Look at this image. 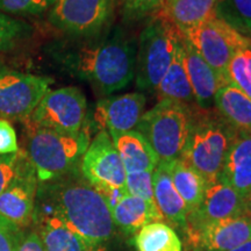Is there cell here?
<instances>
[{
  "instance_id": "ab89813d",
  "label": "cell",
  "mask_w": 251,
  "mask_h": 251,
  "mask_svg": "<svg viewBox=\"0 0 251 251\" xmlns=\"http://www.w3.org/2000/svg\"><path fill=\"white\" fill-rule=\"evenodd\" d=\"M193 251H203V250H194V249H193Z\"/></svg>"
},
{
  "instance_id": "30bf717a",
  "label": "cell",
  "mask_w": 251,
  "mask_h": 251,
  "mask_svg": "<svg viewBox=\"0 0 251 251\" xmlns=\"http://www.w3.org/2000/svg\"><path fill=\"white\" fill-rule=\"evenodd\" d=\"M52 83L50 77L0 69V118L27 121Z\"/></svg>"
},
{
  "instance_id": "ac0fdd59",
  "label": "cell",
  "mask_w": 251,
  "mask_h": 251,
  "mask_svg": "<svg viewBox=\"0 0 251 251\" xmlns=\"http://www.w3.org/2000/svg\"><path fill=\"white\" fill-rule=\"evenodd\" d=\"M153 197L163 218L172 228L187 234V209L181 197L174 186L165 162H159L153 170Z\"/></svg>"
},
{
  "instance_id": "484cf974",
  "label": "cell",
  "mask_w": 251,
  "mask_h": 251,
  "mask_svg": "<svg viewBox=\"0 0 251 251\" xmlns=\"http://www.w3.org/2000/svg\"><path fill=\"white\" fill-rule=\"evenodd\" d=\"M137 251H183V242L177 231L164 222L144 226L135 236Z\"/></svg>"
},
{
  "instance_id": "4dcf8cb0",
  "label": "cell",
  "mask_w": 251,
  "mask_h": 251,
  "mask_svg": "<svg viewBox=\"0 0 251 251\" xmlns=\"http://www.w3.org/2000/svg\"><path fill=\"white\" fill-rule=\"evenodd\" d=\"M126 190L131 196L142 198L149 202H155L153 197V171L127 174Z\"/></svg>"
},
{
  "instance_id": "603a6c76",
  "label": "cell",
  "mask_w": 251,
  "mask_h": 251,
  "mask_svg": "<svg viewBox=\"0 0 251 251\" xmlns=\"http://www.w3.org/2000/svg\"><path fill=\"white\" fill-rule=\"evenodd\" d=\"M162 13L180 31L216 17V0H165Z\"/></svg>"
},
{
  "instance_id": "cb8c5ba5",
  "label": "cell",
  "mask_w": 251,
  "mask_h": 251,
  "mask_svg": "<svg viewBox=\"0 0 251 251\" xmlns=\"http://www.w3.org/2000/svg\"><path fill=\"white\" fill-rule=\"evenodd\" d=\"M33 222L39 229L47 251H99L83 237L70 230L54 218H36Z\"/></svg>"
},
{
  "instance_id": "ffe728a7",
  "label": "cell",
  "mask_w": 251,
  "mask_h": 251,
  "mask_svg": "<svg viewBox=\"0 0 251 251\" xmlns=\"http://www.w3.org/2000/svg\"><path fill=\"white\" fill-rule=\"evenodd\" d=\"M127 174L153 171L159 163L158 156L148 141L137 130H130L113 139Z\"/></svg>"
},
{
  "instance_id": "f1b7e54d",
  "label": "cell",
  "mask_w": 251,
  "mask_h": 251,
  "mask_svg": "<svg viewBox=\"0 0 251 251\" xmlns=\"http://www.w3.org/2000/svg\"><path fill=\"white\" fill-rule=\"evenodd\" d=\"M229 84L236 87L251 100V51L243 48L231 58L227 70Z\"/></svg>"
},
{
  "instance_id": "4fadbf2b",
  "label": "cell",
  "mask_w": 251,
  "mask_h": 251,
  "mask_svg": "<svg viewBox=\"0 0 251 251\" xmlns=\"http://www.w3.org/2000/svg\"><path fill=\"white\" fill-rule=\"evenodd\" d=\"M243 214H246L244 199L233 187L220 179L207 183L200 206L187 215L186 236L203 226Z\"/></svg>"
},
{
  "instance_id": "d590c367",
  "label": "cell",
  "mask_w": 251,
  "mask_h": 251,
  "mask_svg": "<svg viewBox=\"0 0 251 251\" xmlns=\"http://www.w3.org/2000/svg\"><path fill=\"white\" fill-rule=\"evenodd\" d=\"M17 251H47L42 238L37 231L24 233Z\"/></svg>"
},
{
  "instance_id": "3957f363",
  "label": "cell",
  "mask_w": 251,
  "mask_h": 251,
  "mask_svg": "<svg viewBox=\"0 0 251 251\" xmlns=\"http://www.w3.org/2000/svg\"><path fill=\"white\" fill-rule=\"evenodd\" d=\"M89 144L86 128L78 134H65L37 127L27 120L24 152L39 181L56 179L79 168Z\"/></svg>"
},
{
  "instance_id": "83f0119b",
  "label": "cell",
  "mask_w": 251,
  "mask_h": 251,
  "mask_svg": "<svg viewBox=\"0 0 251 251\" xmlns=\"http://www.w3.org/2000/svg\"><path fill=\"white\" fill-rule=\"evenodd\" d=\"M216 17L240 33L251 30V0H216Z\"/></svg>"
},
{
  "instance_id": "7402d4cb",
  "label": "cell",
  "mask_w": 251,
  "mask_h": 251,
  "mask_svg": "<svg viewBox=\"0 0 251 251\" xmlns=\"http://www.w3.org/2000/svg\"><path fill=\"white\" fill-rule=\"evenodd\" d=\"M218 113L236 131L251 133V100L236 87L228 84L214 98Z\"/></svg>"
},
{
  "instance_id": "4316f807",
  "label": "cell",
  "mask_w": 251,
  "mask_h": 251,
  "mask_svg": "<svg viewBox=\"0 0 251 251\" xmlns=\"http://www.w3.org/2000/svg\"><path fill=\"white\" fill-rule=\"evenodd\" d=\"M33 28L26 21L9 17L0 11V51H13L29 39Z\"/></svg>"
},
{
  "instance_id": "ba28073f",
  "label": "cell",
  "mask_w": 251,
  "mask_h": 251,
  "mask_svg": "<svg viewBox=\"0 0 251 251\" xmlns=\"http://www.w3.org/2000/svg\"><path fill=\"white\" fill-rule=\"evenodd\" d=\"M87 101L83 91L75 86L49 90L28 121L59 133L78 134L84 129Z\"/></svg>"
},
{
  "instance_id": "d6a6232c",
  "label": "cell",
  "mask_w": 251,
  "mask_h": 251,
  "mask_svg": "<svg viewBox=\"0 0 251 251\" xmlns=\"http://www.w3.org/2000/svg\"><path fill=\"white\" fill-rule=\"evenodd\" d=\"M127 13L131 17L159 13L164 7L165 0H121Z\"/></svg>"
},
{
  "instance_id": "9a60e30c",
  "label": "cell",
  "mask_w": 251,
  "mask_h": 251,
  "mask_svg": "<svg viewBox=\"0 0 251 251\" xmlns=\"http://www.w3.org/2000/svg\"><path fill=\"white\" fill-rule=\"evenodd\" d=\"M187 238L194 250L231 251L251 241V218L243 214L209 224Z\"/></svg>"
},
{
  "instance_id": "8fae6325",
  "label": "cell",
  "mask_w": 251,
  "mask_h": 251,
  "mask_svg": "<svg viewBox=\"0 0 251 251\" xmlns=\"http://www.w3.org/2000/svg\"><path fill=\"white\" fill-rule=\"evenodd\" d=\"M79 170L97 191L126 188L127 172L117 147L105 130H100L90 142L81 157Z\"/></svg>"
},
{
  "instance_id": "1f68e13d",
  "label": "cell",
  "mask_w": 251,
  "mask_h": 251,
  "mask_svg": "<svg viewBox=\"0 0 251 251\" xmlns=\"http://www.w3.org/2000/svg\"><path fill=\"white\" fill-rule=\"evenodd\" d=\"M23 235V228L0 215V251H17Z\"/></svg>"
},
{
  "instance_id": "5bb4252c",
  "label": "cell",
  "mask_w": 251,
  "mask_h": 251,
  "mask_svg": "<svg viewBox=\"0 0 251 251\" xmlns=\"http://www.w3.org/2000/svg\"><path fill=\"white\" fill-rule=\"evenodd\" d=\"M147 98L143 92H131L98 101L94 120L111 139L135 130L144 114Z\"/></svg>"
},
{
  "instance_id": "9c48e42d",
  "label": "cell",
  "mask_w": 251,
  "mask_h": 251,
  "mask_svg": "<svg viewBox=\"0 0 251 251\" xmlns=\"http://www.w3.org/2000/svg\"><path fill=\"white\" fill-rule=\"evenodd\" d=\"M114 0H56L48 21L71 39L99 35L108 24Z\"/></svg>"
},
{
  "instance_id": "8d00e7d4",
  "label": "cell",
  "mask_w": 251,
  "mask_h": 251,
  "mask_svg": "<svg viewBox=\"0 0 251 251\" xmlns=\"http://www.w3.org/2000/svg\"><path fill=\"white\" fill-rule=\"evenodd\" d=\"M244 207H246V214L251 218V191L244 199Z\"/></svg>"
},
{
  "instance_id": "74e56055",
  "label": "cell",
  "mask_w": 251,
  "mask_h": 251,
  "mask_svg": "<svg viewBox=\"0 0 251 251\" xmlns=\"http://www.w3.org/2000/svg\"><path fill=\"white\" fill-rule=\"evenodd\" d=\"M231 251H251V241L249 242H247L246 244H243V246L236 248V249L231 250Z\"/></svg>"
},
{
  "instance_id": "6da1fadb",
  "label": "cell",
  "mask_w": 251,
  "mask_h": 251,
  "mask_svg": "<svg viewBox=\"0 0 251 251\" xmlns=\"http://www.w3.org/2000/svg\"><path fill=\"white\" fill-rule=\"evenodd\" d=\"M137 40L117 27L101 39L97 35L55 42L49 52L65 72L108 96L133 80Z\"/></svg>"
},
{
  "instance_id": "7c38bea8",
  "label": "cell",
  "mask_w": 251,
  "mask_h": 251,
  "mask_svg": "<svg viewBox=\"0 0 251 251\" xmlns=\"http://www.w3.org/2000/svg\"><path fill=\"white\" fill-rule=\"evenodd\" d=\"M39 178L34 166L21 151L17 174L0 194V215L20 228L33 222Z\"/></svg>"
},
{
  "instance_id": "52a82bcc",
  "label": "cell",
  "mask_w": 251,
  "mask_h": 251,
  "mask_svg": "<svg viewBox=\"0 0 251 251\" xmlns=\"http://www.w3.org/2000/svg\"><path fill=\"white\" fill-rule=\"evenodd\" d=\"M180 33L198 54L227 79V70L231 58L238 50L248 48L246 36L218 17Z\"/></svg>"
},
{
  "instance_id": "d6986e66",
  "label": "cell",
  "mask_w": 251,
  "mask_h": 251,
  "mask_svg": "<svg viewBox=\"0 0 251 251\" xmlns=\"http://www.w3.org/2000/svg\"><path fill=\"white\" fill-rule=\"evenodd\" d=\"M115 227L125 233L134 234L151 222H163L162 213L156 203L149 202L142 198L126 193L111 208Z\"/></svg>"
},
{
  "instance_id": "277c9868",
  "label": "cell",
  "mask_w": 251,
  "mask_h": 251,
  "mask_svg": "<svg viewBox=\"0 0 251 251\" xmlns=\"http://www.w3.org/2000/svg\"><path fill=\"white\" fill-rule=\"evenodd\" d=\"M236 133L219 113L206 109L193 113L180 159L201 176L206 184L218 180Z\"/></svg>"
},
{
  "instance_id": "7a4b0ae2",
  "label": "cell",
  "mask_w": 251,
  "mask_h": 251,
  "mask_svg": "<svg viewBox=\"0 0 251 251\" xmlns=\"http://www.w3.org/2000/svg\"><path fill=\"white\" fill-rule=\"evenodd\" d=\"M54 218L101 250L115 225L101 194L80 174L79 168L48 181H39L33 219Z\"/></svg>"
},
{
  "instance_id": "d4e9b609",
  "label": "cell",
  "mask_w": 251,
  "mask_h": 251,
  "mask_svg": "<svg viewBox=\"0 0 251 251\" xmlns=\"http://www.w3.org/2000/svg\"><path fill=\"white\" fill-rule=\"evenodd\" d=\"M174 186L185 202L187 215L196 212L202 201L206 181L180 158L165 162Z\"/></svg>"
},
{
  "instance_id": "8992f818",
  "label": "cell",
  "mask_w": 251,
  "mask_h": 251,
  "mask_svg": "<svg viewBox=\"0 0 251 251\" xmlns=\"http://www.w3.org/2000/svg\"><path fill=\"white\" fill-rule=\"evenodd\" d=\"M179 29L159 12L141 31L137 40L135 83L142 92H155L174 58Z\"/></svg>"
},
{
  "instance_id": "e0dca14e",
  "label": "cell",
  "mask_w": 251,
  "mask_h": 251,
  "mask_svg": "<svg viewBox=\"0 0 251 251\" xmlns=\"http://www.w3.org/2000/svg\"><path fill=\"white\" fill-rule=\"evenodd\" d=\"M219 179L233 187L243 199L251 191V133L237 131Z\"/></svg>"
},
{
  "instance_id": "f546056e",
  "label": "cell",
  "mask_w": 251,
  "mask_h": 251,
  "mask_svg": "<svg viewBox=\"0 0 251 251\" xmlns=\"http://www.w3.org/2000/svg\"><path fill=\"white\" fill-rule=\"evenodd\" d=\"M55 2L56 0H0V11L14 15H40Z\"/></svg>"
},
{
  "instance_id": "2e32d148",
  "label": "cell",
  "mask_w": 251,
  "mask_h": 251,
  "mask_svg": "<svg viewBox=\"0 0 251 251\" xmlns=\"http://www.w3.org/2000/svg\"><path fill=\"white\" fill-rule=\"evenodd\" d=\"M183 62L194 96V101L200 108L207 109L214 105V98L222 86L228 85L227 78L216 72L197 52L180 33Z\"/></svg>"
},
{
  "instance_id": "f35d334b",
  "label": "cell",
  "mask_w": 251,
  "mask_h": 251,
  "mask_svg": "<svg viewBox=\"0 0 251 251\" xmlns=\"http://www.w3.org/2000/svg\"><path fill=\"white\" fill-rule=\"evenodd\" d=\"M244 36H246L247 39V43H248V49L250 50L251 51V30H247L244 31V33H242Z\"/></svg>"
},
{
  "instance_id": "44dd1931",
  "label": "cell",
  "mask_w": 251,
  "mask_h": 251,
  "mask_svg": "<svg viewBox=\"0 0 251 251\" xmlns=\"http://www.w3.org/2000/svg\"><path fill=\"white\" fill-rule=\"evenodd\" d=\"M159 100H171L190 105L194 101V96L188 80L186 69L183 62V50L180 45V30L176 43L172 62L164 77L156 90Z\"/></svg>"
},
{
  "instance_id": "e575fe53",
  "label": "cell",
  "mask_w": 251,
  "mask_h": 251,
  "mask_svg": "<svg viewBox=\"0 0 251 251\" xmlns=\"http://www.w3.org/2000/svg\"><path fill=\"white\" fill-rule=\"evenodd\" d=\"M17 131L11 122L0 119V155H8L19 151Z\"/></svg>"
},
{
  "instance_id": "836d02e7",
  "label": "cell",
  "mask_w": 251,
  "mask_h": 251,
  "mask_svg": "<svg viewBox=\"0 0 251 251\" xmlns=\"http://www.w3.org/2000/svg\"><path fill=\"white\" fill-rule=\"evenodd\" d=\"M21 151L0 155V194L5 191L17 174Z\"/></svg>"
},
{
  "instance_id": "5b68a950",
  "label": "cell",
  "mask_w": 251,
  "mask_h": 251,
  "mask_svg": "<svg viewBox=\"0 0 251 251\" xmlns=\"http://www.w3.org/2000/svg\"><path fill=\"white\" fill-rule=\"evenodd\" d=\"M192 114L185 103L158 100L144 112L135 130L148 141L159 162H171L180 158L186 146Z\"/></svg>"
}]
</instances>
